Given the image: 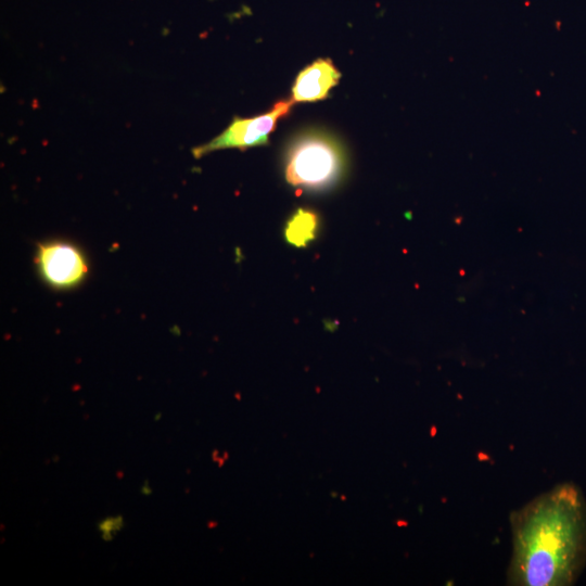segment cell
Segmentation results:
<instances>
[{
    "mask_svg": "<svg viewBox=\"0 0 586 586\" xmlns=\"http://www.w3.org/2000/svg\"><path fill=\"white\" fill-rule=\"evenodd\" d=\"M341 73L329 59H318L297 75L292 87L293 102L323 100L337 85Z\"/></svg>",
    "mask_w": 586,
    "mask_h": 586,
    "instance_id": "cell-5",
    "label": "cell"
},
{
    "mask_svg": "<svg viewBox=\"0 0 586 586\" xmlns=\"http://www.w3.org/2000/svg\"><path fill=\"white\" fill-rule=\"evenodd\" d=\"M293 100L278 101L269 112L249 118L234 117L232 123L217 137L192 150L194 157L200 158L211 152L224 149L265 145L270 133L276 129L280 118L290 113Z\"/></svg>",
    "mask_w": 586,
    "mask_h": 586,
    "instance_id": "cell-3",
    "label": "cell"
},
{
    "mask_svg": "<svg viewBox=\"0 0 586 586\" xmlns=\"http://www.w3.org/2000/svg\"><path fill=\"white\" fill-rule=\"evenodd\" d=\"M512 552L508 584L572 585L586 563V500L564 483L510 515Z\"/></svg>",
    "mask_w": 586,
    "mask_h": 586,
    "instance_id": "cell-1",
    "label": "cell"
},
{
    "mask_svg": "<svg viewBox=\"0 0 586 586\" xmlns=\"http://www.w3.org/2000/svg\"><path fill=\"white\" fill-rule=\"evenodd\" d=\"M318 226V215L314 211L298 208L286 221L285 241L295 247H305L316 238Z\"/></svg>",
    "mask_w": 586,
    "mask_h": 586,
    "instance_id": "cell-6",
    "label": "cell"
},
{
    "mask_svg": "<svg viewBox=\"0 0 586 586\" xmlns=\"http://www.w3.org/2000/svg\"><path fill=\"white\" fill-rule=\"evenodd\" d=\"M124 526L123 515L107 517L98 523V530L105 542H111Z\"/></svg>",
    "mask_w": 586,
    "mask_h": 586,
    "instance_id": "cell-7",
    "label": "cell"
},
{
    "mask_svg": "<svg viewBox=\"0 0 586 586\" xmlns=\"http://www.w3.org/2000/svg\"><path fill=\"white\" fill-rule=\"evenodd\" d=\"M140 492H141L142 495H145V496L151 495L152 488H151V486H150V484H149V480H144V482H143V484H142V486H141Z\"/></svg>",
    "mask_w": 586,
    "mask_h": 586,
    "instance_id": "cell-8",
    "label": "cell"
},
{
    "mask_svg": "<svg viewBox=\"0 0 586 586\" xmlns=\"http://www.w3.org/2000/svg\"><path fill=\"white\" fill-rule=\"evenodd\" d=\"M344 167L343 149L333 138L308 132L290 144L284 175L292 187L321 190L334 186L343 176Z\"/></svg>",
    "mask_w": 586,
    "mask_h": 586,
    "instance_id": "cell-2",
    "label": "cell"
},
{
    "mask_svg": "<svg viewBox=\"0 0 586 586\" xmlns=\"http://www.w3.org/2000/svg\"><path fill=\"white\" fill-rule=\"evenodd\" d=\"M40 276L56 289L78 285L88 273L87 262L75 245L52 241L38 245L35 257Z\"/></svg>",
    "mask_w": 586,
    "mask_h": 586,
    "instance_id": "cell-4",
    "label": "cell"
}]
</instances>
